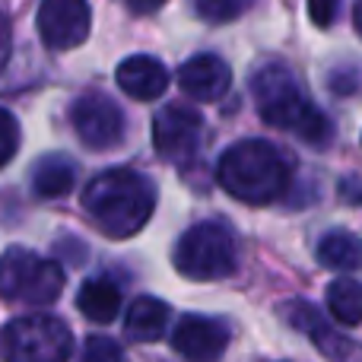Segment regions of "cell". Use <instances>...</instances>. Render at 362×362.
I'll return each mask as SVG.
<instances>
[{
	"label": "cell",
	"mask_w": 362,
	"mask_h": 362,
	"mask_svg": "<svg viewBox=\"0 0 362 362\" xmlns=\"http://www.w3.org/2000/svg\"><path fill=\"white\" fill-rule=\"evenodd\" d=\"M251 95H255L257 115L270 127L296 134L299 140L312 146H327L334 137V124L315 102L305 99L299 80L286 64H264L251 76Z\"/></svg>",
	"instance_id": "obj_1"
},
{
	"label": "cell",
	"mask_w": 362,
	"mask_h": 362,
	"mask_svg": "<svg viewBox=\"0 0 362 362\" xmlns=\"http://www.w3.org/2000/svg\"><path fill=\"white\" fill-rule=\"evenodd\" d=\"M156 187L134 169H105L83 191V210L95 219L105 235H137L153 216Z\"/></svg>",
	"instance_id": "obj_2"
},
{
	"label": "cell",
	"mask_w": 362,
	"mask_h": 362,
	"mask_svg": "<svg viewBox=\"0 0 362 362\" xmlns=\"http://www.w3.org/2000/svg\"><path fill=\"white\" fill-rule=\"evenodd\" d=\"M289 163L267 140H242L219 159L216 181L226 194L251 206L274 204L289 187Z\"/></svg>",
	"instance_id": "obj_3"
},
{
	"label": "cell",
	"mask_w": 362,
	"mask_h": 362,
	"mask_svg": "<svg viewBox=\"0 0 362 362\" xmlns=\"http://www.w3.org/2000/svg\"><path fill=\"white\" fill-rule=\"evenodd\" d=\"M172 261H175L178 274L187 280H223L238 264L235 235L223 223H197L178 238Z\"/></svg>",
	"instance_id": "obj_4"
},
{
	"label": "cell",
	"mask_w": 362,
	"mask_h": 362,
	"mask_svg": "<svg viewBox=\"0 0 362 362\" xmlns=\"http://www.w3.org/2000/svg\"><path fill=\"white\" fill-rule=\"evenodd\" d=\"M0 353L6 362H67L74 334L54 315H23L0 331Z\"/></svg>",
	"instance_id": "obj_5"
},
{
	"label": "cell",
	"mask_w": 362,
	"mask_h": 362,
	"mask_svg": "<svg viewBox=\"0 0 362 362\" xmlns=\"http://www.w3.org/2000/svg\"><path fill=\"white\" fill-rule=\"evenodd\" d=\"M64 289L61 264L32 255L29 248H6L0 255V299L25 305H51Z\"/></svg>",
	"instance_id": "obj_6"
},
{
	"label": "cell",
	"mask_w": 362,
	"mask_h": 362,
	"mask_svg": "<svg viewBox=\"0 0 362 362\" xmlns=\"http://www.w3.org/2000/svg\"><path fill=\"white\" fill-rule=\"evenodd\" d=\"M70 124L89 150H112L124 137V112L99 93L80 95L70 105Z\"/></svg>",
	"instance_id": "obj_7"
},
{
	"label": "cell",
	"mask_w": 362,
	"mask_h": 362,
	"mask_svg": "<svg viewBox=\"0 0 362 362\" xmlns=\"http://www.w3.org/2000/svg\"><path fill=\"white\" fill-rule=\"evenodd\" d=\"M204 137V118L187 105H165L153 118V144L169 163H187L197 156Z\"/></svg>",
	"instance_id": "obj_8"
},
{
	"label": "cell",
	"mask_w": 362,
	"mask_h": 362,
	"mask_svg": "<svg viewBox=\"0 0 362 362\" xmlns=\"http://www.w3.org/2000/svg\"><path fill=\"white\" fill-rule=\"evenodd\" d=\"M89 4L86 0H42L38 6V35L48 48L67 51L86 42L89 35Z\"/></svg>",
	"instance_id": "obj_9"
},
{
	"label": "cell",
	"mask_w": 362,
	"mask_h": 362,
	"mask_svg": "<svg viewBox=\"0 0 362 362\" xmlns=\"http://www.w3.org/2000/svg\"><path fill=\"white\" fill-rule=\"evenodd\" d=\"M172 346L187 362H216L229 346V327L206 315H185L172 331Z\"/></svg>",
	"instance_id": "obj_10"
},
{
	"label": "cell",
	"mask_w": 362,
	"mask_h": 362,
	"mask_svg": "<svg viewBox=\"0 0 362 362\" xmlns=\"http://www.w3.org/2000/svg\"><path fill=\"white\" fill-rule=\"evenodd\" d=\"M283 315H286V321L293 327L305 331L327 359H334V362H362V344L344 337V334H337L334 327H327L325 318H321L312 305H305V302H289V305L283 308Z\"/></svg>",
	"instance_id": "obj_11"
},
{
	"label": "cell",
	"mask_w": 362,
	"mask_h": 362,
	"mask_svg": "<svg viewBox=\"0 0 362 362\" xmlns=\"http://www.w3.org/2000/svg\"><path fill=\"white\" fill-rule=\"evenodd\" d=\"M178 86L185 89L191 99L216 102L219 95L229 93L232 70H229V64H226L223 57H216V54H197V57H191V61L181 64Z\"/></svg>",
	"instance_id": "obj_12"
},
{
	"label": "cell",
	"mask_w": 362,
	"mask_h": 362,
	"mask_svg": "<svg viewBox=\"0 0 362 362\" xmlns=\"http://www.w3.org/2000/svg\"><path fill=\"white\" fill-rule=\"evenodd\" d=\"M118 86L124 89L131 99L137 102H150L159 99L169 86V70L163 67V61L150 54H131L118 64V74H115Z\"/></svg>",
	"instance_id": "obj_13"
},
{
	"label": "cell",
	"mask_w": 362,
	"mask_h": 362,
	"mask_svg": "<svg viewBox=\"0 0 362 362\" xmlns=\"http://www.w3.org/2000/svg\"><path fill=\"white\" fill-rule=\"evenodd\" d=\"M165 327H169V305L163 299L140 296V299L131 302V308L124 315V331L131 340L153 344V340L165 337Z\"/></svg>",
	"instance_id": "obj_14"
},
{
	"label": "cell",
	"mask_w": 362,
	"mask_h": 362,
	"mask_svg": "<svg viewBox=\"0 0 362 362\" xmlns=\"http://www.w3.org/2000/svg\"><path fill=\"white\" fill-rule=\"evenodd\" d=\"M76 308L95 325H108L121 312V289L105 276L86 280L80 286V293H76Z\"/></svg>",
	"instance_id": "obj_15"
},
{
	"label": "cell",
	"mask_w": 362,
	"mask_h": 362,
	"mask_svg": "<svg viewBox=\"0 0 362 362\" xmlns=\"http://www.w3.org/2000/svg\"><path fill=\"white\" fill-rule=\"evenodd\" d=\"M76 169L67 156H45L35 163V172H32V191L38 197H61L74 187Z\"/></svg>",
	"instance_id": "obj_16"
},
{
	"label": "cell",
	"mask_w": 362,
	"mask_h": 362,
	"mask_svg": "<svg viewBox=\"0 0 362 362\" xmlns=\"http://www.w3.org/2000/svg\"><path fill=\"white\" fill-rule=\"evenodd\" d=\"M318 261L331 270H353L362 264V245L350 232H327L318 242Z\"/></svg>",
	"instance_id": "obj_17"
},
{
	"label": "cell",
	"mask_w": 362,
	"mask_h": 362,
	"mask_svg": "<svg viewBox=\"0 0 362 362\" xmlns=\"http://www.w3.org/2000/svg\"><path fill=\"white\" fill-rule=\"evenodd\" d=\"M327 312L340 321V325H362V283L340 276L327 286Z\"/></svg>",
	"instance_id": "obj_18"
},
{
	"label": "cell",
	"mask_w": 362,
	"mask_h": 362,
	"mask_svg": "<svg viewBox=\"0 0 362 362\" xmlns=\"http://www.w3.org/2000/svg\"><path fill=\"white\" fill-rule=\"evenodd\" d=\"M251 0H194V10L206 19V23H232L248 10Z\"/></svg>",
	"instance_id": "obj_19"
},
{
	"label": "cell",
	"mask_w": 362,
	"mask_h": 362,
	"mask_svg": "<svg viewBox=\"0 0 362 362\" xmlns=\"http://www.w3.org/2000/svg\"><path fill=\"white\" fill-rule=\"evenodd\" d=\"M80 362H127V359H124V350H121L118 340L99 334V337H89L86 344H83Z\"/></svg>",
	"instance_id": "obj_20"
},
{
	"label": "cell",
	"mask_w": 362,
	"mask_h": 362,
	"mask_svg": "<svg viewBox=\"0 0 362 362\" xmlns=\"http://www.w3.org/2000/svg\"><path fill=\"white\" fill-rule=\"evenodd\" d=\"M16 146H19L16 118H13L6 108H0V165H6L13 156H16Z\"/></svg>",
	"instance_id": "obj_21"
},
{
	"label": "cell",
	"mask_w": 362,
	"mask_h": 362,
	"mask_svg": "<svg viewBox=\"0 0 362 362\" xmlns=\"http://www.w3.org/2000/svg\"><path fill=\"white\" fill-rule=\"evenodd\" d=\"M337 10H340V0H308V16H312V23L321 25V29H327V25L334 23Z\"/></svg>",
	"instance_id": "obj_22"
},
{
	"label": "cell",
	"mask_w": 362,
	"mask_h": 362,
	"mask_svg": "<svg viewBox=\"0 0 362 362\" xmlns=\"http://www.w3.org/2000/svg\"><path fill=\"white\" fill-rule=\"evenodd\" d=\"M6 57H10V23H6V16L0 13V67H4Z\"/></svg>",
	"instance_id": "obj_23"
},
{
	"label": "cell",
	"mask_w": 362,
	"mask_h": 362,
	"mask_svg": "<svg viewBox=\"0 0 362 362\" xmlns=\"http://www.w3.org/2000/svg\"><path fill=\"white\" fill-rule=\"evenodd\" d=\"M163 4L165 0H124V6L134 13H156Z\"/></svg>",
	"instance_id": "obj_24"
},
{
	"label": "cell",
	"mask_w": 362,
	"mask_h": 362,
	"mask_svg": "<svg viewBox=\"0 0 362 362\" xmlns=\"http://www.w3.org/2000/svg\"><path fill=\"white\" fill-rule=\"evenodd\" d=\"M353 25H356V32L362 35V0H356V6H353Z\"/></svg>",
	"instance_id": "obj_25"
}]
</instances>
